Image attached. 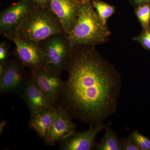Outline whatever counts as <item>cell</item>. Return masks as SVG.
I'll list each match as a JSON object with an SVG mask.
<instances>
[{
    "instance_id": "6da1fadb",
    "label": "cell",
    "mask_w": 150,
    "mask_h": 150,
    "mask_svg": "<svg viewBox=\"0 0 150 150\" xmlns=\"http://www.w3.org/2000/svg\"><path fill=\"white\" fill-rule=\"evenodd\" d=\"M61 97L70 115L89 125L103 123L116 110L121 79L92 48H73Z\"/></svg>"
},
{
    "instance_id": "7a4b0ae2",
    "label": "cell",
    "mask_w": 150,
    "mask_h": 150,
    "mask_svg": "<svg viewBox=\"0 0 150 150\" xmlns=\"http://www.w3.org/2000/svg\"><path fill=\"white\" fill-rule=\"evenodd\" d=\"M67 35L73 48L105 42L110 35L107 25L100 18L91 1L80 3L74 24Z\"/></svg>"
},
{
    "instance_id": "3957f363",
    "label": "cell",
    "mask_w": 150,
    "mask_h": 150,
    "mask_svg": "<svg viewBox=\"0 0 150 150\" xmlns=\"http://www.w3.org/2000/svg\"><path fill=\"white\" fill-rule=\"evenodd\" d=\"M46 8L34 6L15 35L40 43L52 35L64 33L56 17Z\"/></svg>"
},
{
    "instance_id": "277c9868",
    "label": "cell",
    "mask_w": 150,
    "mask_h": 150,
    "mask_svg": "<svg viewBox=\"0 0 150 150\" xmlns=\"http://www.w3.org/2000/svg\"><path fill=\"white\" fill-rule=\"evenodd\" d=\"M44 67L61 74L67 69L73 51L65 33L52 35L40 43Z\"/></svg>"
},
{
    "instance_id": "5b68a950",
    "label": "cell",
    "mask_w": 150,
    "mask_h": 150,
    "mask_svg": "<svg viewBox=\"0 0 150 150\" xmlns=\"http://www.w3.org/2000/svg\"><path fill=\"white\" fill-rule=\"evenodd\" d=\"M31 0H20L0 15V31L8 38L15 35L34 7Z\"/></svg>"
},
{
    "instance_id": "8992f818",
    "label": "cell",
    "mask_w": 150,
    "mask_h": 150,
    "mask_svg": "<svg viewBox=\"0 0 150 150\" xmlns=\"http://www.w3.org/2000/svg\"><path fill=\"white\" fill-rule=\"evenodd\" d=\"M60 75L44 66L30 71V77L53 105L61 96L64 86Z\"/></svg>"
},
{
    "instance_id": "52a82bcc",
    "label": "cell",
    "mask_w": 150,
    "mask_h": 150,
    "mask_svg": "<svg viewBox=\"0 0 150 150\" xmlns=\"http://www.w3.org/2000/svg\"><path fill=\"white\" fill-rule=\"evenodd\" d=\"M8 38L15 44L17 57L23 66L30 71L44 66V57L40 43L16 35Z\"/></svg>"
},
{
    "instance_id": "ba28073f",
    "label": "cell",
    "mask_w": 150,
    "mask_h": 150,
    "mask_svg": "<svg viewBox=\"0 0 150 150\" xmlns=\"http://www.w3.org/2000/svg\"><path fill=\"white\" fill-rule=\"evenodd\" d=\"M69 112L62 105L55 107L52 126L44 140L46 144L53 146L76 132V126Z\"/></svg>"
},
{
    "instance_id": "9c48e42d",
    "label": "cell",
    "mask_w": 150,
    "mask_h": 150,
    "mask_svg": "<svg viewBox=\"0 0 150 150\" xmlns=\"http://www.w3.org/2000/svg\"><path fill=\"white\" fill-rule=\"evenodd\" d=\"M22 65L14 61L0 64V93H19L26 80Z\"/></svg>"
},
{
    "instance_id": "30bf717a",
    "label": "cell",
    "mask_w": 150,
    "mask_h": 150,
    "mask_svg": "<svg viewBox=\"0 0 150 150\" xmlns=\"http://www.w3.org/2000/svg\"><path fill=\"white\" fill-rule=\"evenodd\" d=\"M110 123L90 125L89 129L82 132H75L69 137L60 142L62 150H91L95 146L96 137Z\"/></svg>"
},
{
    "instance_id": "8fae6325",
    "label": "cell",
    "mask_w": 150,
    "mask_h": 150,
    "mask_svg": "<svg viewBox=\"0 0 150 150\" xmlns=\"http://www.w3.org/2000/svg\"><path fill=\"white\" fill-rule=\"evenodd\" d=\"M80 3L72 0H48V8L58 20L66 34L76 21Z\"/></svg>"
},
{
    "instance_id": "7c38bea8",
    "label": "cell",
    "mask_w": 150,
    "mask_h": 150,
    "mask_svg": "<svg viewBox=\"0 0 150 150\" xmlns=\"http://www.w3.org/2000/svg\"><path fill=\"white\" fill-rule=\"evenodd\" d=\"M19 93L29 108L31 115L54 106L30 77L26 80Z\"/></svg>"
},
{
    "instance_id": "4fadbf2b",
    "label": "cell",
    "mask_w": 150,
    "mask_h": 150,
    "mask_svg": "<svg viewBox=\"0 0 150 150\" xmlns=\"http://www.w3.org/2000/svg\"><path fill=\"white\" fill-rule=\"evenodd\" d=\"M55 109L52 106L31 115L28 126L44 140L52 126Z\"/></svg>"
},
{
    "instance_id": "5bb4252c",
    "label": "cell",
    "mask_w": 150,
    "mask_h": 150,
    "mask_svg": "<svg viewBox=\"0 0 150 150\" xmlns=\"http://www.w3.org/2000/svg\"><path fill=\"white\" fill-rule=\"evenodd\" d=\"M109 125L106 126L103 137L96 146L97 150H121L120 139Z\"/></svg>"
},
{
    "instance_id": "9a60e30c",
    "label": "cell",
    "mask_w": 150,
    "mask_h": 150,
    "mask_svg": "<svg viewBox=\"0 0 150 150\" xmlns=\"http://www.w3.org/2000/svg\"><path fill=\"white\" fill-rule=\"evenodd\" d=\"M91 3L100 18L106 24L107 20L115 13V7L100 0H92Z\"/></svg>"
},
{
    "instance_id": "2e32d148",
    "label": "cell",
    "mask_w": 150,
    "mask_h": 150,
    "mask_svg": "<svg viewBox=\"0 0 150 150\" xmlns=\"http://www.w3.org/2000/svg\"><path fill=\"white\" fill-rule=\"evenodd\" d=\"M135 14L140 23L143 30H146L150 27V3L137 6Z\"/></svg>"
},
{
    "instance_id": "e0dca14e",
    "label": "cell",
    "mask_w": 150,
    "mask_h": 150,
    "mask_svg": "<svg viewBox=\"0 0 150 150\" xmlns=\"http://www.w3.org/2000/svg\"><path fill=\"white\" fill-rule=\"evenodd\" d=\"M131 134L140 150H150V140L149 138L137 130L131 132Z\"/></svg>"
},
{
    "instance_id": "ac0fdd59",
    "label": "cell",
    "mask_w": 150,
    "mask_h": 150,
    "mask_svg": "<svg viewBox=\"0 0 150 150\" xmlns=\"http://www.w3.org/2000/svg\"><path fill=\"white\" fill-rule=\"evenodd\" d=\"M133 40L139 42L145 49L150 51V27L143 31L139 35L133 38Z\"/></svg>"
},
{
    "instance_id": "d6986e66",
    "label": "cell",
    "mask_w": 150,
    "mask_h": 150,
    "mask_svg": "<svg viewBox=\"0 0 150 150\" xmlns=\"http://www.w3.org/2000/svg\"><path fill=\"white\" fill-rule=\"evenodd\" d=\"M121 150H140L131 133L129 137L120 139Z\"/></svg>"
},
{
    "instance_id": "ffe728a7",
    "label": "cell",
    "mask_w": 150,
    "mask_h": 150,
    "mask_svg": "<svg viewBox=\"0 0 150 150\" xmlns=\"http://www.w3.org/2000/svg\"><path fill=\"white\" fill-rule=\"evenodd\" d=\"M8 56V48L4 42L0 44V64H4L7 62Z\"/></svg>"
},
{
    "instance_id": "44dd1931",
    "label": "cell",
    "mask_w": 150,
    "mask_h": 150,
    "mask_svg": "<svg viewBox=\"0 0 150 150\" xmlns=\"http://www.w3.org/2000/svg\"><path fill=\"white\" fill-rule=\"evenodd\" d=\"M36 4L37 6L42 7H47L48 6V0H31Z\"/></svg>"
},
{
    "instance_id": "7402d4cb",
    "label": "cell",
    "mask_w": 150,
    "mask_h": 150,
    "mask_svg": "<svg viewBox=\"0 0 150 150\" xmlns=\"http://www.w3.org/2000/svg\"><path fill=\"white\" fill-rule=\"evenodd\" d=\"M131 1L133 4L136 6V7L144 4L150 3V0H131Z\"/></svg>"
},
{
    "instance_id": "603a6c76",
    "label": "cell",
    "mask_w": 150,
    "mask_h": 150,
    "mask_svg": "<svg viewBox=\"0 0 150 150\" xmlns=\"http://www.w3.org/2000/svg\"><path fill=\"white\" fill-rule=\"evenodd\" d=\"M6 123V122L5 121H3L1 122V124H0V133H1V132H2L3 129L5 127Z\"/></svg>"
},
{
    "instance_id": "cb8c5ba5",
    "label": "cell",
    "mask_w": 150,
    "mask_h": 150,
    "mask_svg": "<svg viewBox=\"0 0 150 150\" xmlns=\"http://www.w3.org/2000/svg\"><path fill=\"white\" fill-rule=\"evenodd\" d=\"M92 0H79L80 2H82V1H92Z\"/></svg>"
},
{
    "instance_id": "d4e9b609",
    "label": "cell",
    "mask_w": 150,
    "mask_h": 150,
    "mask_svg": "<svg viewBox=\"0 0 150 150\" xmlns=\"http://www.w3.org/2000/svg\"><path fill=\"white\" fill-rule=\"evenodd\" d=\"M72 1H74L78 2H80L79 0H72Z\"/></svg>"
}]
</instances>
